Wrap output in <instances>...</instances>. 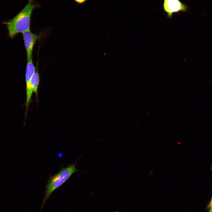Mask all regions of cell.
<instances>
[{
	"mask_svg": "<svg viewBox=\"0 0 212 212\" xmlns=\"http://www.w3.org/2000/svg\"><path fill=\"white\" fill-rule=\"evenodd\" d=\"M35 0H29L25 7L14 17L3 22L6 25L9 37L13 38L19 33L30 29L31 19L33 10L40 7Z\"/></svg>",
	"mask_w": 212,
	"mask_h": 212,
	"instance_id": "cell-1",
	"label": "cell"
},
{
	"mask_svg": "<svg viewBox=\"0 0 212 212\" xmlns=\"http://www.w3.org/2000/svg\"><path fill=\"white\" fill-rule=\"evenodd\" d=\"M211 169L212 170V167H211Z\"/></svg>",
	"mask_w": 212,
	"mask_h": 212,
	"instance_id": "cell-9",
	"label": "cell"
},
{
	"mask_svg": "<svg viewBox=\"0 0 212 212\" xmlns=\"http://www.w3.org/2000/svg\"><path fill=\"white\" fill-rule=\"evenodd\" d=\"M36 67L33 62L32 58L27 61L25 73L26 85L29 82L31 78L36 72Z\"/></svg>",
	"mask_w": 212,
	"mask_h": 212,
	"instance_id": "cell-6",
	"label": "cell"
},
{
	"mask_svg": "<svg viewBox=\"0 0 212 212\" xmlns=\"http://www.w3.org/2000/svg\"><path fill=\"white\" fill-rule=\"evenodd\" d=\"M39 82L40 76L37 70L33 75L29 82L26 85L25 119L26 117L29 107L31 101L32 95L33 92L35 94L37 99H38V90Z\"/></svg>",
	"mask_w": 212,
	"mask_h": 212,
	"instance_id": "cell-3",
	"label": "cell"
},
{
	"mask_svg": "<svg viewBox=\"0 0 212 212\" xmlns=\"http://www.w3.org/2000/svg\"><path fill=\"white\" fill-rule=\"evenodd\" d=\"M208 208L209 210V212H212V201H211L208 205Z\"/></svg>",
	"mask_w": 212,
	"mask_h": 212,
	"instance_id": "cell-8",
	"label": "cell"
},
{
	"mask_svg": "<svg viewBox=\"0 0 212 212\" xmlns=\"http://www.w3.org/2000/svg\"><path fill=\"white\" fill-rule=\"evenodd\" d=\"M79 158L73 164L70 165L65 168H62L58 173L49 177L45 186L46 190L41 210L54 191L62 185L74 173L77 171L82 172L76 168V164Z\"/></svg>",
	"mask_w": 212,
	"mask_h": 212,
	"instance_id": "cell-2",
	"label": "cell"
},
{
	"mask_svg": "<svg viewBox=\"0 0 212 212\" xmlns=\"http://www.w3.org/2000/svg\"><path fill=\"white\" fill-rule=\"evenodd\" d=\"M163 6L169 19L172 17L174 13L185 12L188 9L187 6L180 0H164Z\"/></svg>",
	"mask_w": 212,
	"mask_h": 212,
	"instance_id": "cell-4",
	"label": "cell"
},
{
	"mask_svg": "<svg viewBox=\"0 0 212 212\" xmlns=\"http://www.w3.org/2000/svg\"><path fill=\"white\" fill-rule=\"evenodd\" d=\"M22 34L26 52L27 60L28 61L32 58L34 46L39 38V36L32 33L30 29Z\"/></svg>",
	"mask_w": 212,
	"mask_h": 212,
	"instance_id": "cell-5",
	"label": "cell"
},
{
	"mask_svg": "<svg viewBox=\"0 0 212 212\" xmlns=\"http://www.w3.org/2000/svg\"><path fill=\"white\" fill-rule=\"evenodd\" d=\"M77 4H83L85 3L87 0H74Z\"/></svg>",
	"mask_w": 212,
	"mask_h": 212,
	"instance_id": "cell-7",
	"label": "cell"
}]
</instances>
